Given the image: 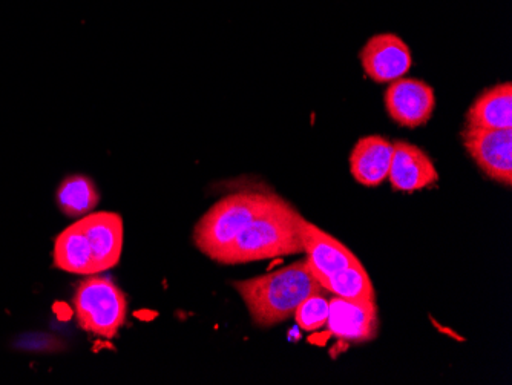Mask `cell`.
I'll list each match as a JSON object with an SVG mask.
<instances>
[{"instance_id": "6da1fadb", "label": "cell", "mask_w": 512, "mask_h": 385, "mask_svg": "<svg viewBox=\"0 0 512 385\" xmlns=\"http://www.w3.org/2000/svg\"><path fill=\"white\" fill-rule=\"evenodd\" d=\"M234 287L246 304L253 323L260 327L275 326L289 320L299 304L310 295L327 292L316 280L307 260L252 280L237 281Z\"/></svg>"}, {"instance_id": "5b68a950", "label": "cell", "mask_w": 512, "mask_h": 385, "mask_svg": "<svg viewBox=\"0 0 512 385\" xmlns=\"http://www.w3.org/2000/svg\"><path fill=\"white\" fill-rule=\"evenodd\" d=\"M462 142L486 177L500 185H512V129L465 126Z\"/></svg>"}, {"instance_id": "4fadbf2b", "label": "cell", "mask_w": 512, "mask_h": 385, "mask_svg": "<svg viewBox=\"0 0 512 385\" xmlns=\"http://www.w3.org/2000/svg\"><path fill=\"white\" fill-rule=\"evenodd\" d=\"M467 126L483 129H512L511 82L486 88L467 112Z\"/></svg>"}, {"instance_id": "52a82bcc", "label": "cell", "mask_w": 512, "mask_h": 385, "mask_svg": "<svg viewBox=\"0 0 512 385\" xmlns=\"http://www.w3.org/2000/svg\"><path fill=\"white\" fill-rule=\"evenodd\" d=\"M365 74L376 83H391L410 71L413 57L407 43L396 34L370 37L359 53Z\"/></svg>"}, {"instance_id": "8fae6325", "label": "cell", "mask_w": 512, "mask_h": 385, "mask_svg": "<svg viewBox=\"0 0 512 385\" xmlns=\"http://www.w3.org/2000/svg\"><path fill=\"white\" fill-rule=\"evenodd\" d=\"M302 252L307 254V263L313 274L330 275L338 270L358 263L359 258L341 241L302 218Z\"/></svg>"}, {"instance_id": "7a4b0ae2", "label": "cell", "mask_w": 512, "mask_h": 385, "mask_svg": "<svg viewBox=\"0 0 512 385\" xmlns=\"http://www.w3.org/2000/svg\"><path fill=\"white\" fill-rule=\"evenodd\" d=\"M302 218L286 200L276 197L272 205L253 218L215 261L243 264L299 254L302 252Z\"/></svg>"}, {"instance_id": "2e32d148", "label": "cell", "mask_w": 512, "mask_h": 385, "mask_svg": "<svg viewBox=\"0 0 512 385\" xmlns=\"http://www.w3.org/2000/svg\"><path fill=\"white\" fill-rule=\"evenodd\" d=\"M99 200V191L88 175H68L57 189V203L68 217H86L97 208Z\"/></svg>"}, {"instance_id": "30bf717a", "label": "cell", "mask_w": 512, "mask_h": 385, "mask_svg": "<svg viewBox=\"0 0 512 385\" xmlns=\"http://www.w3.org/2000/svg\"><path fill=\"white\" fill-rule=\"evenodd\" d=\"M388 180L393 191H421L436 185L439 181V172L424 149L398 140L393 142V158Z\"/></svg>"}, {"instance_id": "277c9868", "label": "cell", "mask_w": 512, "mask_h": 385, "mask_svg": "<svg viewBox=\"0 0 512 385\" xmlns=\"http://www.w3.org/2000/svg\"><path fill=\"white\" fill-rule=\"evenodd\" d=\"M73 307L80 329L108 339L119 333L128 313V301L123 290L102 277L86 278L77 284Z\"/></svg>"}, {"instance_id": "9c48e42d", "label": "cell", "mask_w": 512, "mask_h": 385, "mask_svg": "<svg viewBox=\"0 0 512 385\" xmlns=\"http://www.w3.org/2000/svg\"><path fill=\"white\" fill-rule=\"evenodd\" d=\"M330 333L350 343H367L379 332L376 301H348L333 297L330 300Z\"/></svg>"}, {"instance_id": "8992f818", "label": "cell", "mask_w": 512, "mask_h": 385, "mask_svg": "<svg viewBox=\"0 0 512 385\" xmlns=\"http://www.w3.org/2000/svg\"><path fill=\"white\" fill-rule=\"evenodd\" d=\"M384 102L390 119L410 129L430 122L436 108L434 89L424 80L405 77L390 83L385 91Z\"/></svg>"}, {"instance_id": "7c38bea8", "label": "cell", "mask_w": 512, "mask_h": 385, "mask_svg": "<svg viewBox=\"0 0 512 385\" xmlns=\"http://www.w3.org/2000/svg\"><path fill=\"white\" fill-rule=\"evenodd\" d=\"M393 158V143L381 135H365L353 146L350 172L359 185L375 188L387 180Z\"/></svg>"}, {"instance_id": "ba28073f", "label": "cell", "mask_w": 512, "mask_h": 385, "mask_svg": "<svg viewBox=\"0 0 512 385\" xmlns=\"http://www.w3.org/2000/svg\"><path fill=\"white\" fill-rule=\"evenodd\" d=\"M80 221L91 249L94 274L117 266L125 241L122 217L114 212H91Z\"/></svg>"}, {"instance_id": "9a60e30c", "label": "cell", "mask_w": 512, "mask_h": 385, "mask_svg": "<svg viewBox=\"0 0 512 385\" xmlns=\"http://www.w3.org/2000/svg\"><path fill=\"white\" fill-rule=\"evenodd\" d=\"M327 292L348 301H376L375 287L361 261L335 274H313Z\"/></svg>"}, {"instance_id": "5bb4252c", "label": "cell", "mask_w": 512, "mask_h": 385, "mask_svg": "<svg viewBox=\"0 0 512 385\" xmlns=\"http://www.w3.org/2000/svg\"><path fill=\"white\" fill-rule=\"evenodd\" d=\"M54 266L68 274L96 275L82 221L71 224L57 237L54 244Z\"/></svg>"}, {"instance_id": "e0dca14e", "label": "cell", "mask_w": 512, "mask_h": 385, "mask_svg": "<svg viewBox=\"0 0 512 385\" xmlns=\"http://www.w3.org/2000/svg\"><path fill=\"white\" fill-rule=\"evenodd\" d=\"M327 292H318L299 304L295 312V321L304 332H315L327 324L330 312V300L325 298Z\"/></svg>"}, {"instance_id": "3957f363", "label": "cell", "mask_w": 512, "mask_h": 385, "mask_svg": "<svg viewBox=\"0 0 512 385\" xmlns=\"http://www.w3.org/2000/svg\"><path fill=\"white\" fill-rule=\"evenodd\" d=\"M278 195L270 192L243 191L229 195L212 206L194 229V244L211 260L229 246L247 224L263 214Z\"/></svg>"}]
</instances>
